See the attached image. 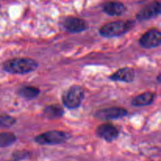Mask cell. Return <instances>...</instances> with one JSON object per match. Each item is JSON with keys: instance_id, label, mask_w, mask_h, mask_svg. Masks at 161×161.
<instances>
[{"instance_id": "1", "label": "cell", "mask_w": 161, "mask_h": 161, "mask_svg": "<svg viewBox=\"0 0 161 161\" xmlns=\"http://www.w3.org/2000/svg\"><path fill=\"white\" fill-rule=\"evenodd\" d=\"M39 67L37 61L30 58H14L5 61L3 69L13 75H25L34 72Z\"/></svg>"}, {"instance_id": "2", "label": "cell", "mask_w": 161, "mask_h": 161, "mask_svg": "<svg viewBox=\"0 0 161 161\" xmlns=\"http://www.w3.org/2000/svg\"><path fill=\"white\" fill-rule=\"evenodd\" d=\"M135 21L132 20H116L109 22L102 26L99 29V33L104 38L120 37L127 34L135 27Z\"/></svg>"}, {"instance_id": "3", "label": "cell", "mask_w": 161, "mask_h": 161, "mask_svg": "<svg viewBox=\"0 0 161 161\" xmlns=\"http://www.w3.org/2000/svg\"><path fill=\"white\" fill-rule=\"evenodd\" d=\"M84 97V89L80 85H72L64 91L61 99L65 108L69 109H76L82 105Z\"/></svg>"}, {"instance_id": "4", "label": "cell", "mask_w": 161, "mask_h": 161, "mask_svg": "<svg viewBox=\"0 0 161 161\" xmlns=\"http://www.w3.org/2000/svg\"><path fill=\"white\" fill-rule=\"evenodd\" d=\"M71 135L63 130H50L35 137L34 141L40 146H57L66 142Z\"/></svg>"}, {"instance_id": "5", "label": "cell", "mask_w": 161, "mask_h": 161, "mask_svg": "<svg viewBox=\"0 0 161 161\" xmlns=\"http://www.w3.org/2000/svg\"><path fill=\"white\" fill-rule=\"evenodd\" d=\"M140 47L144 49H153L161 44V32L157 28H151L144 33L138 40Z\"/></svg>"}, {"instance_id": "6", "label": "cell", "mask_w": 161, "mask_h": 161, "mask_svg": "<svg viewBox=\"0 0 161 161\" xmlns=\"http://www.w3.org/2000/svg\"><path fill=\"white\" fill-rule=\"evenodd\" d=\"M128 114V111L122 107H109L98 110L95 113L94 116L97 119L103 121L114 120L125 117Z\"/></svg>"}, {"instance_id": "7", "label": "cell", "mask_w": 161, "mask_h": 161, "mask_svg": "<svg viewBox=\"0 0 161 161\" xmlns=\"http://www.w3.org/2000/svg\"><path fill=\"white\" fill-rule=\"evenodd\" d=\"M95 134L97 137L107 142H112L117 139L119 135V131L115 125L109 123H105L101 124L96 128Z\"/></svg>"}, {"instance_id": "8", "label": "cell", "mask_w": 161, "mask_h": 161, "mask_svg": "<svg viewBox=\"0 0 161 161\" xmlns=\"http://www.w3.org/2000/svg\"><path fill=\"white\" fill-rule=\"evenodd\" d=\"M62 25L64 29L70 33L83 32L89 28V25L86 20L75 17H67L64 18Z\"/></svg>"}, {"instance_id": "9", "label": "cell", "mask_w": 161, "mask_h": 161, "mask_svg": "<svg viewBox=\"0 0 161 161\" xmlns=\"http://www.w3.org/2000/svg\"><path fill=\"white\" fill-rule=\"evenodd\" d=\"M161 13V4L159 1H154L143 7L137 14L136 19L139 21L151 20L158 17Z\"/></svg>"}, {"instance_id": "10", "label": "cell", "mask_w": 161, "mask_h": 161, "mask_svg": "<svg viewBox=\"0 0 161 161\" xmlns=\"http://www.w3.org/2000/svg\"><path fill=\"white\" fill-rule=\"evenodd\" d=\"M108 79L114 82H123L130 83L135 80V71L133 68H120L108 76Z\"/></svg>"}, {"instance_id": "11", "label": "cell", "mask_w": 161, "mask_h": 161, "mask_svg": "<svg viewBox=\"0 0 161 161\" xmlns=\"http://www.w3.org/2000/svg\"><path fill=\"white\" fill-rule=\"evenodd\" d=\"M102 9L103 12L108 14V16H113V17H116V16H121L125 14L127 11V7L125 5L119 2H108L105 3L102 6Z\"/></svg>"}, {"instance_id": "12", "label": "cell", "mask_w": 161, "mask_h": 161, "mask_svg": "<svg viewBox=\"0 0 161 161\" xmlns=\"http://www.w3.org/2000/svg\"><path fill=\"white\" fill-rule=\"evenodd\" d=\"M156 93L147 91L140 94L134 97L131 101V105L135 107H144L152 105L156 99Z\"/></svg>"}, {"instance_id": "13", "label": "cell", "mask_w": 161, "mask_h": 161, "mask_svg": "<svg viewBox=\"0 0 161 161\" xmlns=\"http://www.w3.org/2000/svg\"><path fill=\"white\" fill-rule=\"evenodd\" d=\"M64 110L61 105H50L45 107L43 110V116L48 119H58L64 116Z\"/></svg>"}, {"instance_id": "14", "label": "cell", "mask_w": 161, "mask_h": 161, "mask_svg": "<svg viewBox=\"0 0 161 161\" xmlns=\"http://www.w3.org/2000/svg\"><path fill=\"white\" fill-rule=\"evenodd\" d=\"M40 94V90L32 86H22L18 90L17 94L25 100H32L37 97Z\"/></svg>"}, {"instance_id": "15", "label": "cell", "mask_w": 161, "mask_h": 161, "mask_svg": "<svg viewBox=\"0 0 161 161\" xmlns=\"http://www.w3.org/2000/svg\"><path fill=\"white\" fill-rule=\"evenodd\" d=\"M17 141V136L12 132L0 133V148L10 146Z\"/></svg>"}, {"instance_id": "16", "label": "cell", "mask_w": 161, "mask_h": 161, "mask_svg": "<svg viewBox=\"0 0 161 161\" xmlns=\"http://www.w3.org/2000/svg\"><path fill=\"white\" fill-rule=\"evenodd\" d=\"M17 123V119L9 115H0V127L9 128Z\"/></svg>"}, {"instance_id": "17", "label": "cell", "mask_w": 161, "mask_h": 161, "mask_svg": "<svg viewBox=\"0 0 161 161\" xmlns=\"http://www.w3.org/2000/svg\"><path fill=\"white\" fill-rule=\"evenodd\" d=\"M160 76H161L160 73H159V74H158V75H157V81H158V83H160V81H161V80H160Z\"/></svg>"}, {"instance_id": "18", "label": "cell", "mask_w": 161, "mask_h": 161, "mask_svg": "<svg viewBox=\"0 0 161 161\" xmlns=\"http://www.w3.org/2000/svg\"><path fill=\"white\" fill-rule=\"evenodd\" d=\"M0 7H1V5H0Z\"/></svg>"}]
</instances>
